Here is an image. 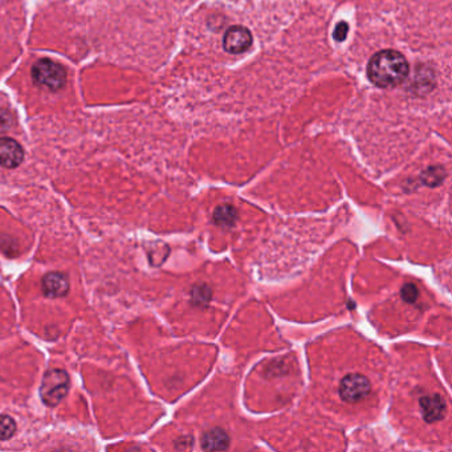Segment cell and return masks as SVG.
Here are the masks:
<instances>
[{"mask_svg": "<svg viewBox=\"0 0 452 452\" xmlns=\"http://www.w3.org/2000/svg\"><path fill=\"white\" fill-rule=\"evenodd\" d=\"M443 176H444L443 168H430V170L426 173L424 179H426V182H427L429 185H438V183H441Z\"/></svg>", "mask_w": 452, "mask_h": 452, "instance_id": "cell-12", "label": "cell"}, {"mask_svg": "<svg viewBox=\"0 0 452 452\" xmlns=\"http://www.w3.org/2000/svg\"><path fill=\"white\" fill-rule=\"evenodd\" d=\"M409 75V63L402 53L384 50L375 53L367 65V77L380 88H393Z\"/></svg>", "mask_w": 452, "mask_h": 452, "instance_id": "cell-1", "label": "cell"}, {"mask_svg": "<svg viewBox=\"0 0 452 452\" xmlns=\"http://www.w3.org/2000/svg\"><path fill=\"white\" fill-rule=\"evenodd\" d=\"M16 430L15 421L9 415H0V441H7Z\"/></svg>", "mask_w": 452, "mask_h": 452, "instance_id": "cell-11", "label": "cell"}, {"mask_svg": "<svg viewBox=\"0 0 452 452\" xmlns=\"http://www.w3.org/2000/svg\"><path fill=\"white\" fill-rule=\"evenodd\" d=\"M214 219L217 226L230 227L235 223L236 210L232 206L223 205V206L217 207Z\"/></svg>", "mask_w": 452, "mask_h": 452, "instance_id": "cell-10", "label": "cell"}, {"mask_svg": "<svg viewBox=\"0 0 452 452\" xmlns=\"http://www.w3.org/2000/svg\"><path fill=\"white\" fill-rule=\"evenodd\" d=\"M402 296L403 298H404L406 301H409V303H414V301L418 298L419 292H418V289H416V286H415V285L407 284L403 286Z\"/></svg>", "mask_w": 452, "mask_h": 452, "instance_id": "cell-13", "label": "cell"}, {"mask_svg": "<svg viewBox=\"0 0 452 452\" xmlns=\"http://www.w3.org/2000/svg\"><path fill=\"white\" fill-rule=\"evenodd\" d=\"M24 151L19 144L12 138H0V165L7 168H15L23 162Z\"/></svg>", "mask_w": 452, "mask_h": 452, "instance_id": "cell-6", "label": "cell"}, {"mask_svg": "<svg viewBox=\"0 0 452 452\" xmlns=\"http://www.w3.org/2000/svg\"><path fill=\"white\" fill-rule=\"evenodd\" d=\"M372 390L370 381L361 374L346 375L340 384L341 398L349 403H355L365 399Z\"/></svg>", "mask_w": 452, "mask_h": 452, "instance_id": "cell-4", "label": "cell"}, {"mask_svg": "<svg viewBox=\"0 0 452 452\" xmlns=\"http://www.w3.org/2000/svg\"><path fill=\"white\" fill-rule=\"evenodd\" d=\"M348 31H349L348 24H346L345 21H341V23L335 27V39L337 40V41H344V40L346 39V36H348Z\"/></svg>", "mask_w": 452, "mask_h": 452, "instance_id": "cell-15", "label": "cell"}, {"mask_svg": "<svg viewBox=\"0 0 452 452\" xmlns=\"http://www.w3.org/2000/svg\"><path fill=\"white\" fill-rule=\"evenodd\" d=\"M69 392V375L64 370L47 372L40 386V397L48 406H58Z\"/></svg>", "mask_w": 452, "mask_h": 452, "instance_id": "cell-3", "label": "cell"}, {"mask_svg": "<svg viewBox=\"0 0 452 452\" xmlns=\"http://www.w3.org/2000/svg\"><path fill=\"white\" fill-rule=\"evenodd\" d=\"M43 292L48 297H63L69 291V281L67 276L60 272H50L43 277Z\"/></svg>", "mask_w": 452, "mask_h": 452, "instance_id": "cell-8", "label": "cell"}, {"mask_svg": "<svg viewBox=\"0 0 452 452\" xmlns=\"http://www.w3.org/2000/svg\"><path fill=\"white\" fill-rule=\"evenodd\" d=\"M421 409H422L423 419L426 422H436V421H442L446 415V402L439 394H434V395H426L421 398L419 401Z\"/></svg>", "mask_w": 452, "mask_h": 452, "instance_id": "cell-7", "label": "cell"}, {"mask_svg": "<svg viewBox=\"0 0 452 452\" xmlns=\"http://www.w3.org/2000/svg\"><path fill=\"white\" fill-rule=\"evenodd\" d=\"M32 80L40 88L58 92L65 87L67 70L50 59H40L32 67Z\"/></svg>", "mask_w": 452, "mask_h": 452, "instance_id": "cell-2", "label": "cell"}, {"mask_svg": "<svg viewBox=\"0 0 452 452\" xmlns=\"http://www.w3.org/2000/svg\"><path fill=\"white\" fill-rule=\"evenodd\" d=\"M230 446V436L222 429H212L202 438V447L207 451H223Z\"/></svg>", "mask_w": 452, "mask_h": 452, "instance_id": "cell-9", "label": "cell"}, {"mask_svg": "<svg viewBox=\"0 0 452 452\" xmlns=\"http://www.w3.org/2000/svg\"><path fill=\"white\" fill-rule=\"evenodd\" d=\"M252 44V35L242 26H234L227 31L223 39V47L228 53H243Z\"/></svg>", "mask_w": 452, "mask_h": 452, "instance_id": "cell-5", "label": "cell"}, {"mask_svg": "<svg viewBox=\"0 0 452 452\" xmlns=\"http://www.w3.org/2000/svg\"><path fill=\"white\" fill-rule=\"evenodd\" d=\"M11 125H12V116L10 112L0 109V134L6 133L11 128Z\"/></svg>", "mask_w": 452, "mask_h": 452, "instance_id": "cell-14", "label": "cell"}]
</instances>
